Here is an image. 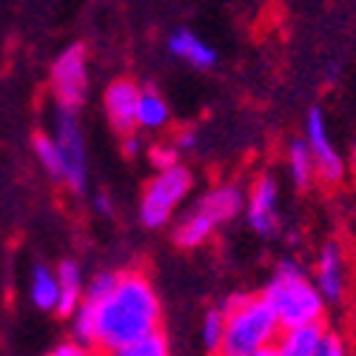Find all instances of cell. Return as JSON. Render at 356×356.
I'll return each instance as SVG.
<instances>
[{"label": "cell", "mask_w": 356, "mask_h": 356, "mask_svg": "<svg viewBox=\"0 0 356 356\" xmlns=\"http://www.w3.org/2000/svg\"><path fill=\"white\" fill-rule=\"evenodd\" d=\"M194 143H197L194 131H188V129H186V131H180V137H177V145H174V148H191Z\"/></svg>", "instance_id": "26"}, {"label": "cell", "mask_w": 356, "mask_h": 356, "mask_svg": "<svg viewBox=\"0 0 356 356\" xmlns=\"http://www.w3.org/2000/svg\"><path fill=\"white\" fill-rule=\"evenodd\" d=\"M51 92L60 111H74L86 100V92H88L86 46L74 43L57 54V60L51 63Z\"/></svg>", "instance_id": "5"}, {"label": "cell", "mask_w": 356, "mask_h": 356, "mask_svg": "<svg viewBox=\"0 0 356 356\" xmlns=\"http://www.w3.org/2000/svg\"><path fill=\"white\" fill-rule=\"evenodd\" d=\"M46 356H97V350H92V348H86V345H80V342H60V345H54Z\"/></svg>", "instance_id": "24"}, {"label": "cell", "mask_w": 356, "mask_h": 356, "mask_svg": "<svg viewBox=\"0 0 356 356\" xmlns=\"http://www.w3.org/2000/svg\"><path fill=\"white\" fill-rule=\"evenodd\" d=\"M316 356H350V353H348V342H345L339 334H334V331L325 328L322 342H319V348H316Z\"/></svg>", "instance_id": "22"}, {"label": "cell", "mask_w": 356, "mask_h": 356, "mask_svg": "<svg viewBox=\"0 0 356 356\" xmlns=\"http://www.w3.org/2000/svg\"><path fill=\"white\" fill-rule=\"evenodd\" d=\"M97 211H103V214H111V202H108V197L106 194H97Z\"/></svg>", "instance_id": "27"}, {"label": "cell", "mask_w": 356, "mask_h": 356, "mask_svg": "<svg viewBox=\"0 0 356 356\" xmlns=\"http://www.w3.org/2000/svg\"><path fill=\"white\" fill-rule=\"evenodd\" d=\"M222 334H225V319H222V311L220 308H211L202 319V348L209 350L211 356H220L222 350Z\"/></svg>", "instance_id": "19"}, {"label": "cell", "mask_w": 356, "mask_h": 356, "mask_svg": "<svg viewBox=\"0 0 356 356\" xmlns=\"http://www.w3.org/2000/svg\"><path fill=\"white\" fill-rule=\"evenodd\" d=\"M277 200H280V188L274 183V177H268V174L257 177L248 197H245V217H248L251 231H257L259 236H274L280 228Z\"/></svg>", "instance_id": "9"}, {"label": "cell", "mask_w": 356, "mask_h": 356, "mask_svg": "<svg viewBox=\"0 0 356 356\" xmlns=\"http://www.w3.org/2000/svg\"><path fill=\"white\" fill-rule=\"evenodd\" d=\"M54 143H57V152H60V160H63L60 183H66L74 194L86 191V180H88L86 140H83V129L77 123L74 111H60V114H57Z\"/></svg>", "instance_id": "6"}, {"label": "cell", "mask_w": 356, "mask_h": 356, "mask_svg": "<svg viewBox=\"0 0 356 356\" xmlns=\"http://www.w3.org/2000/svg\"><path fill=\"white\" fill-rule=\"evenodd\" d=\"M168 49H171V54L191 63L194 69H211L217 63L214 46L205 43L202 38H197L194 32H188V29H177V32L168 38Z\"/></svg>", "instance_id": "13"}, {"label": "cell", "mask_w": 356, "mask_h": 356, "mask_svg": "<svg viewBox=\"0 0 356 356\" xmlns=\"http://www.w3.org/2000/svg\"><path fill=\"white\" fill-rule=\"evenodd\" d=\"M29 302L38 311L57 308V274L49 265H35L32 274H29Z\"/></svg>", "instance_id": "16"}, {"label": "cell", "mask_w": 356, "mask_h": 356, "mask_svg": "<svg viewBox=\"0 0 356 356\" xmlns=\"http://www.w3.org/2000/svg\"><path fill=\"white\" fill-rule=\"evenodd\" d=\"M171 120V108L165 97L157 88H140V100H137V129L145 131H160Z\"/></svg>", "instance_id": "15"}, {"label": "cell", "mask_w": 356, "mask_h": 356, "mask_svg": "<svg viewBox=\"0 0 356 356\" xmlns=\"http://www.w3.org/2000/svg\"><path fill=\"white\" fill-rule=\"evenodd\" d=\"M217 228L205 220L202 214H197V211H191V214H186L180 222H177V228H174V243L180 245V248H200V245H205L211 240V234H214Z\"/></svg>", "instance_id": "17"}, {"label": "cell", "mask_w": 356, "mask_h": 356, "mask_svg": "<svg viewBox=\"0 0 356 356\" xmlns=\"http://www.w3.org/2000/svg\"><path fill=\"white\" fill-rule=\"evenodd\" d=\"M123 152H126V157H137L140 154V140L134 134H126L123 137Z\"/></svg>", "instance_id": "25"}, {"label": "cell", "mask_w": 356, "mask_h": 356, "mask_svg": "<svg viewBox=\"0 0 356 356\" xmlns=\"http://www.w3.org/2000/svg\"><path fill=\"white\" fill-rule=\"evenodd\" d=\"M220 311L225 319L222 356H254L265 348H274L282 331L262 293H234Z\"/></svg>", "instance_id": "2"}, {"label": "cell", "mask_w": 356, "mask_h": 356, "mask_svg": "<svg viewBox=\"0 0 356 356\" xmlns=\"http://www.w3.org/2000/svg\"><path fill=\"white\" fill-rule=\"evenodd\" d=\"M254 356H277V350H274V348H265V350H259V353H254Z\"/></svg>", "instance_id": "28"}, {"label": "cell", "mask_w": 356, "mask_h": 356, "mask_svg": "<svg viewBox=\"0 0 356 356\" xmlns=\"http://www.w3.org/2000/svg\"><path fill=\"white\" fill-rule=\"evenodd\" d=\"M163 305L160 296L143 271H117V280L103 300H83L72 314L74 342L117 353L160 331Z\"/></svg>", "instance_id": "1"}, {"label": "cell", "mask_w": 356, "mask_h": 356, "mask_svg": "<svg viewBox=\"0 0 356 356\" xmlns=\"http://www.w3.org/2000/svg\"><path fill=\"white\" fill-rule=\"evenodd\" d=\"M262 300L274 311L282 331L300 325H322L325 319V300L296 262H280L277 274L262 291Z\"/></svg>", "instance_id": "3"}, {"label": "cell", "mask_w": 356, "mask_h": 356, "mask_svg": "<svg viewBox=\"0 0 356 356\" xmlns=\"http://www.w3.org/2000/svg\"><path fill=\"white\" fill-rule=\"evenodd\" d=\"M54 274H57V308H54V314H60V316H69V319H72V314L80 308L83 293H86L83 271H80V265H77V262L66 259V262L57 265Z\"/></svg>", "instance_id": "12"}, {"label": "cell", "mask_w": 356, "mask_h": 356, "mask_svg": "<svg viewBox=\"0 0 356 356\" xmlns=\"http://www.w3.org/2000/svg\"><path fill=\"white\" fill-rule=\"evenodd\" d=\"M350 165H353V177H356V148H353V160H350Z\"/></svg>", "instance_id": "29"}, {"label": "cell", "mask_w": 356, "mask_h": 356, "mask_svg": "<svg viewBox=\"0 0 356 356\" xmlns=\"http://www.w3.org/2000/svg\"><path fill=\"white\" fill-rule=\"evenodd\" d=\"M152 163L157 165V171H165L171 165H177V148L174 145H154L152 152H148Z\"/></svg>", "instance_id": "23"}, {"label": "cell", "mask_w": 356, "mask_h": 356, "mask_svg": "<svg viewBox=\"0 0 356 356\" xmlns=\"http://www.w3.org/2000/svg\"><path fill=\"white\" fill-rule=\"evenodd\" d=\"M32 145H35V154H38L40 165L49 171V177L60 180V174H63V160H60V152H57L54 137H49V134H38Z\"/></svg>", "instance_id": "20"}, {"label": "cell", "mask_w": 356, "mask_h": 356, "mask_svg": "<svg viewBox=\"0 0 356 356\" xmlns=\"http://www.w3.org/2000/svg\"><path fill=\"white\" fill-rule=\"evenodd\" d=\"M245 209V194L243 188L236 183H220L214 188H209L202 194V200L197 202V214H202L205 220H209L214 228L234 220L236 214H240Z\"/></svg>", "instance_id": "11"}, {"label": "cell", "mask_w": 356, "mask_h": 356, "mask_svg": "<svg viewBox=\"0 0 356 356\" xmlns=\"http://www.w3.org/2000/svg\"><path fill=\"white\" fill-rule=\"evenodd\" d=\"M220 356H222V353H220Z\"/></svg>", "instance_id": "30"}, {"label": "cell", "mask_w": 356, "mask_h": 356, "mask_svg": "<svg viewBox=\"0 0 356 356\" xmlns=\"http://www.w3.org/2000/svg\"><path fill=\"white\" fill-rule=\"evenodd\" d=\"M325 325H300V328L280 331L274 350L277 356H316V348L322 342Z\"/></svg>", "instance_id": "14"}, {"label": "cell", "mask_w": 356, "mask_h": 356, "mask_svg": "<svg viewBox=\"0 0 356 356\" xmlns=\"http://www.w3.org/2000/svg\"><path fill=\"white\" fill-rule=\"evenodd\" d=\"M348 259L339 243H325L316 254V265H314V285L319 291V296L325 300V305H339L348 296Z\"/></svg>", "instance_id": "8"}, {"label": "cell", "mask_w": 356, "mask_h": 356, "mask_svg": "<svg viewBox=\"0 0 356 356\" xmlns=\"http://www.w3.org/2000/svg\"><path fill=\"white\" fill-rule=\"evenodd\" d=\"M194 186V177L186 165H171L165 171H157L152 180L145 183L143 197H140V220L145 228H163L171 214L177 211L188 191Z\"/></svg>", "instance_id": "4"}, {"label": "cell", "mask_w": 356, "mask_h": 356, "mask_svg": "<svg viewBox=\"0 0 356 356\" xmlns=\"http://www.w3.org/2000/svg\"><path fill=\"white\" fill-rule=\"evenodd\" d=\"M288 171H291L293 183L300 186V188H308L311 186L316 168H314V157L308 152V143L305 140H293L288 145Z\"/></svg>", "instance_id": "18"}, {"label": "cell", "mask_w": 356, "mask_h": 356, "mask_svg": "<svg viewBox=\"0 0 356 356\" xmlns=\"http://www.w3.org/2000/svg\"><path fill=\"white\" fill-rule=\"evenodd\" d=\"M111 356H171V350H168V339L163 337V331H157L152 337L140 339V342H131L129 348L117 350Z\"/></svg>", "instance_id": "21"}, {"label": "cell", "mask_w": 356, "mask_h": 356, "mask_svg": "<svg viewBox=\"0 0 356 356\" xmlns=\"http://www.w3.org/2000/svg\"><path fill=\"white\" fill-rule=\"evenodd\" d=\"M137 100H140V86L134 80H114L106 95H103V106H106V117L114 126V131H120L123 137L131 134L137 129Z\"/></svg>", "instance_id": "10"}, {"label": "cell", "mask_w": 356, "mask_h": 356, "mask_svg": "<svg viewBox=\"0 0 356 356\" xmlns=\"http://www.w3.org/2000/svg\"><path fill=\"white\" fill-rule=\"evenodd\" d=\"M305 143H308V152L314 157V168L322 177L325 183H339L342 174H345V160L337 152V145L328 134V123H325V114L319 108L308 111V120H305Z\"/></svg>", "instance_id": "7"}]
</instances>
